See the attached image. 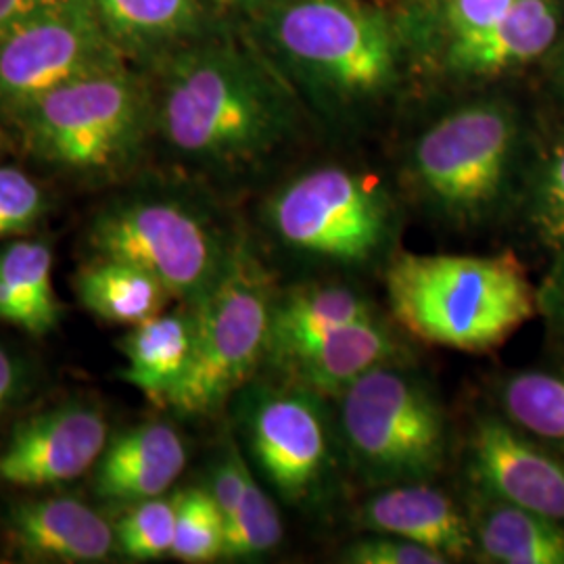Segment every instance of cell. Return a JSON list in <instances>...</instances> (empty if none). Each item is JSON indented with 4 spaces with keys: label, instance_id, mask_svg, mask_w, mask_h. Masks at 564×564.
<instances>
[{
    "label": "cell",
    "instance_id": "1",
    "mask_svg": "<svg viewBox=\"0 0 564 564\" xmlns=\"http://www.w3.org/2000/svg\"><path fill=\"white\" fill-rule=\"evenodd\" d=\"M153 126L188 165L241 176L270 162L300 128L293 93L270 65L228 39H197L160 57Z\"/></svg>",
    "mask_w": 564,
    "mask_h": 564
},
{
    "label": "cell",
    "instance_id": "2",
    "mask_svg": "<svg viewBox=\"0 0 564 564\" xmlns=\"http://www.w3.org/2000/svg\"><path fill=\"white\" fill-rule=\"evenodd\" d=\"M391 316L416 339L485 354L538 312V291L514 253L398 251L384 268Z\"/></svg>",
    "mask_w": 564,
    "mask_h": 564
},
{
    "label": "cell",
    "instance_id": "3",
    "mask_svg": "<svg viewBox=\"0 0 564 564\" xmlns=\"http://www.w3.org/2000/svg\"><path fill=\"white\" fill-rule=\"evenodd\" d=\"M268 239L310 270L362 274L387 268L400 247L403 216L372 172L318 163L281 182L262 205Z\"/></svg>",
    "mask_w": 564,
    "mask_h": 564
},
{
    "label": "cell",
    "instance_id": "4",
    "mask_svg": "<svg viewBox=\"0 0 564 564\" xmlns=\"http://www.w3.org/2000/svg\"><path fill=\"white\" fill-rule=\"evenodd\" d=\"M258 34L330 113H358L398 82V41L383 13L358 0H265L251 9Z\"/></svg>",
    "mask_w": 564,
    "mask_h": 564
},
{
    "label": "cell",
    "instance_id": "5",
    "mask_svg": "<svg viewBox=\"0 0 564 564\" xmlns=\"http://www.w3.org/2000/svg\"><path fill=\"white\" fill-rule=\"evenodd\" d=\"M333 403L341 460L370 489L435 481L444 473V403L410 360L370 370Z\"/></svg>",
    "mask_w": 564,
    "mask_h": 564
},
{
    "label": "cell",
    "instance_id": "6",
    "mask_svg": "<svg viewBox=\"0 0 564 564\" xmlns=\"http://www.w3.org/2000/svg\"><path fill=\"white\" fill-rule=\"evenodd\" d=\"M519 149L517 111L498 99L449 109L412 142L405 174L433 223L470 232L505 205Z\"/></svg>",
    "mask_w": 564,
    "mask_h": 564
},
{
    "label": "cell",
    "instance_id": "7",
    "mask_svg": "<svg viewBox=\"0 0 564 564\" xmlns=\"http://www.w3.org/2000/svg\"><path fill=\"white\" fill-rule=\"evenodd\" d=\"M239 241L212 209L172 193L120 197L102 207L86 235L93 258L139 265L182 305L216 289Z\"/></svg>",
    "mask_w": 564,
    "mask_h": 564
},
{
    "label": "cell",
    "instance_id": "8",
    "mask_svg": "<svg viewBox=\"0 0 564 564\" xmlns=\"http://www.w3.org/2000/svg\"><path fill=\"white\" fill-rule=\"evenodd\" d=\"M276 282L251 241L241 235L223 281L193 310V354L167 408L214 414L263 368Z\"/></svg>",
    "mask_w": 564,
    "mask_h": 564
},
{
    "label": "cell",
    "instance_id": "9",
    "mask_svg": "<svg viewBox=\"0 0 564 564\" xmlns=\"http://www.w3.org/2000/svg\"><path fill=\"white\" fill-rule=\"evenodd\" d=\"M9 118L39 160L90 176L132 163L153 126L151 93L126 67L65 84Z\"/></svg>",
    "mask_w": 564,
    "mask_h": 564
},
{
    "label": "cell",
    "instance_id": "10",
    "mask_svg": "<svg viewBox=\"0 0 564 564\" xmlns=\"http://www.w3.org/2000/svg\"><path fill=\"white\" fill-rule=\"evenodd\" d=\"M245 389L242 431L263 481L282 505H321L341 456L328 400L284 379Z\"/></svg>",
    "mask_w": 564,
    "mask_h": 564
},
{
    "label": "cell",
    "instance_id": "11",
    "mask_svg": "<svg viewBox=\"0 0 564 564\" xmlns=\"http://www.w3.org/2000/svg\"><path fill=\"white\" fill-rule=\"evenodd\" d=\"M120 67L126 59L90 0H69L0 39V111L9 116L65 84Z\"/></svg>",
    "mask_w": 564,
    "mask_h": 564
},
{
    "label": "cell",
    "instance_id": "12",
    "mask_svg": "<svg viewBox=\"0 0 564 564\" xmlns=\"http://www.w3.org/2000/svg\"><path fill=\"white\" fill-rule=\"evenodd\" d=\"M473 489L564 523V463L498 412L479 414L466 437Z\"/></svg>",
    "mask_w": 564,
    "mask_h": 564
},
{
    "label": "cell",
    "instance_id": "13",
    "mask_svg": "<svg viewBox=\"0 0 564 564\" xmlns=\"http://www.w3.org/2000/svg\"><path fill=\"white\" fill-rule=\"evenodd\" d=\"M109 444L107 421L88 403H61L21 421L0 447V481L53 487L95 468Z\"/></svg>",
    "mask_w": 564,
    "mask_h": 564
},
{
    "label": "cell",
    "instance_id": "14",
    "mask_svg": "<svg viewBox=\"0 0 564 564\" xmlns=\"http://www.w3.org/2000/svg\"><path fill=\"white\" fill-rule=\"evenodd\" d=\"M2 531L13 550L34 563H102L118 547L116 527L72 496L11 502L2 517Z\"/></svg>",
    "mask_w": 564,
    "mask_h": 564
},
{
    "label": "cell",
    "instance_id": "15",
    "mask_svg": "<svg viewBox=\"0 0 564 564\" xmlns=\"http://www.w3.org/2000/svg\"><path fill=\"white\" fill-rule=\"evenodd\" d=\"M435 481L389 485L364 500L356 523L364 531L389 533L442 552L449 561L475 552L468 512L456 505Z\"/></svg>",
    "mask_w": 564,
    "mask_h": 564
},
{
    "label": "cell",
    "instance_id": "16",
    "mask_svg": "<svg viewBox=\"0 0 564 564\" xmlns=\"http://www.w3.org/2000/svg\"><path fill=\"white\" fill-rule=\"evenodd\" d=\"M379 314L360 286L341 279L305 281L276 291L263 366L279 372L345 324Z\"/></svg>",
    "mask_w": 564,
    "mask_h": 564
},
{
    "label": "cell",
    "instance_id": "17",
    "mask_svg": "<svg viewBox=\"0 0 564 564\" xmlns=\"http://www.w3.org/2000/svg\"><path fill=\"white\" fill-rule=\"evenodd\" d=\"M400 360H410L408 347L379 312L328 333L281 368L279 379L300 384L333 402L370 370Z\"/></svg>",
    "mask_w": 564,
    "mask_h": 564
},
{
    "label": "cell",
    "instance_id": "18",
    "mask_svg": "<svg viewBox=\"0 0 564 564\" xmlns=\"http://www.w3.org/2000/svg\"><path fill=\"white\" fill-rule=\"evenodd\" d=\"M188 449L172 424L151 421L109 440L95 466V494L121 505H137L167 494L186 468Z\"/></svg>",
    "mask_w": 564,
    "mask_h": 564
},
{
    "label": "cell",
    "instance_id": "19",
    "mask_svg": "<svg viewBox=\"0 0 564 564\" xmlns=\"http://www.w3.org/2000/svg\"><path fill=\"white\" fill-rule=\"evenodd\" d=\"M561 0H521L481 30L452 39L447 67L470 78L498 76L540 59L558 39Z\"/></svg>",
    "mask_w": 564,
    "mask_h": 564
},
{
    "label": "cell",
    "instance_id": "20",
    "mask_svg": "<svg viewBox=\"0 0 564 564\" xmlns=\"http://www.w3.org/2000/svg\"><path fill=\"white\" fill-rule=\"evenodd\" d=\"M102 32L126 57L158 59L203 36L202 0H90Z\"/></svg>",
    "mask_w": 564,
    "mask_h": 564
},
{
    "label": "cell",
    "instance_id": "21",
    "mask_svg": "<svg viewBox=\"0 0 564 564\" xmlns=\"http://www.w3.org/2000/svg\"><path fill=\"white\" fill-rule=\"evenodd\" d=\"M481 563L564 564V523L475 491L466 510Z\"/></svg>",
    "mask_w": 564,
    "mask_h": 564
},
{
    "label": "cell",
    "instance_id": "22",
    "mask_svg": "<svg viewBox=\"0 0 564 564\" xmlns=\"http://www.w3.org/2000/svg\"><path fill=\"white\" fill-rule=\"evenodd\" d=\"M193 330L191 305L130 326L120 341L126 358L121 379L137 387L149 402L167 408L191 364Z\"/></svg>",
    "mask_w": 564,
    "mask_h": 564
},
{
    "label": "cell",
    "instance_id": "23",
    "mask_svg": "<svg viewBox=\"0 0 564 564\" xmlns=\"http://www.w3.org/2000/svg\"><path fill=\"white\" fill-rule=\"evenodd\" d=\"M74 289L82 305L102 323L137 326L165 312L170 291L134 263L93 258L78 270Z\"/></svg>",
    "mask_w": 564,
    "mask_h": 564
},
{
    "label": "cell",
    "instance_id": "24",
    "mask_svg": "<svg viewBox=\"0 0 564 564\" xmlns=\"http://www.w3.org/2000/svg\"><path fill=\"white\" fill-rule=\"evenodd\" d=\"M496 395L506 421L535 442L564 452V375L519 370L498 383Z\"/></svg>",
    "mask_w": 564,
    "mask_h": 564
},
{
    "label": "cell",
    "instance_id": "25",
    "mask_svg": "<svg viewBox=\"0 0 564 564\" xmlns=\"http://www.w3.org/2000/svg\"><path fill=\"white\" fill-rule=\"evenodd\" d=\"M284 540L281 510L251 473L241 502L226 521L224 556L228 561H256L274 552Z\"/></svg>",
    "mask_w": 564,
    "mask_h": 564
},
{
    "label": "cell",
    "instance_id": "26",
    "mask_svg": "<svg viewBox=\"0 0 564 564\" xmlns=\"http://www.w3.org/2000/svg\"><path fill=\"white\" fill-rule=\"evenodd\" d=\"M226 519L205 487L176 494V533L172 558L202 564L224 556Z\"/></svg>",
    "mask_w": 564,
    "mask_h": 564
},
{
    "label": "cell",
    "instance_id": "27",
    "mask_svg": "<svg viewBox=\"0 0 564 564\" xmlns=\"http://www.w3.org/2000/svg\"><path fill=\"white\" fill-rule=\"evenodd\" d=\"M0 274L39 312L48 333L59 323V302L53 286V253L39 241L9 242L0 251Z\"/></svg>",
    "mask_w": 564,
    "mask_h": 564
},
{
    "label": "cell",
    "instance_id": "28",
    "mask_svg": "<svg viewBox=\"0 0 564 564\" xmlns=\"http://www.w3.org/2000/svg\"><path fill=\"white\" fill-rule=\"evenodd\" d=\"M176 533V496H158L132 505L116 523V544L132 561H158L172 554Z\"/></svg>",
    "mask_w": 564,
    "mask_h": 564
},
{
    "label": "cell",
    "instance_id": "29",
    "mask_svg": "<svg viewBox=\"0 0 564 564\" xmlns=\"http://www.w3.org/2000/svg\"><path fill=\"white\" fill-rule=\"evenodd\" d=\"M527 223L538 241L552 251L564 247V141L547 153L533 176Z\"/></svg>",
    "mask_w": 564,
    "mask_h": 564
},
{
    "label": "cell",
    "instance_id": "30",
    "mask_svg": "<svg viewBox=\"0 0 564 564\" xmlns=\"http://www.w3.org/2000/svg\"><path fill=\"white\" fill-rule=\"evenodd\" d=\"M46 209L42 188L20 167H0V241L32 232Z\"/></svg>",
    "mask_w": 564,
    "mask_h": 564
},
{
    "label": "cell",
    "instance_id": "31",
    "mask_svg": "<svg viewBox=\"0 0 564 564\" xmlns=\"http://www.w3.org/2000/svg\"><path fill=\"white\" fill-rule=\"evenodd\" d=\"M341 563L349 564H445L452 563L442 552L403 540L389 533H372L343 547Z\"/></svg>",
    "mask_w": 564,
    "mask_h": 564
},
{
    "label": "cell",
    "instance_id": "32",
    "mask_svg": "<svg viewBox=\"0 0 564 564\" xmlns=\"http://www.w3.org/2000/svg\"><path fill=\"white\" fill-rule=\"evenodd\" d=\"M251 473L253 470H251L249 463L245 460L239 445L235 442L226 445L223 458L212 468L209 484L205 485V489L209 491V496L220 508L226 521L230 519V514L237 510V506L241 502Z\"/></svg>",
    "mask_w": 564,
    "mask_h": 564
},
{
    "label": "cell",
    "instance_id": "33",
    "mask_svg": "<svg viewBox=\"0 0 564 564\" xmlns=\"http://www.w3.org/2000/svg\"><path fill=\"white\" fill-rule=\"evenodd\" d=\"M521 0H445V25L449 39L468 36L502 18Z\"/></svg>",
    "mask_w": 564,
    "mask_h": 564
},
{
    "label": "cell",
    "instance_id": "34",
    "mask_svg": "<svg viewBox=\"0 0 564 564\" xmlns=\"http://www.w3.org/2000/svg\"><path fill=\"white\" fill-rule=\"evenodd\" d=\"M538 310L554 337L564 345V247L554 251L552 265L538 291Z\"/></svg>",
    "mask_w": 564,
    "mask_h": 564
},
{
    "label": "cell",
    "instance_id": "35",
    "mask_svg": "<svg viewBox=\"0 0 564 564\" xmlns=\"http://www.w3.org/2000/svg\"><path fill=\"white\" fill-rule=\"evenodd\" d=\"M0 321L18 326L30 335H46L48 328L42 323L39 312L32 307L20 291L0 274Z\"/></svg>",
    "mask_w": 564,
    "mask_h": 564
},
{
    "label": "cell",
    "instance_id": "36",
    "mask_svg": "<svg viewBox=\"0 0 564 564\" xmlns=\"http://www.w3.org/2000/svg\"><path fill=\"white\" fill-rule=\"evenodd\" d=\"M69 0H0V39L28 25L30 21L57 11Z\"/></svg>",
    "mask_w": 564,
    "mask_h": 564
},
{
    "label": "cell",
    "instance_id": "37",
    "mask_svg": "<svg viewBox=\"0 0 564 564\" xmlns=\"http://www.w3.org/2000/svg\"><path fill=\"white\" fill-rule=\"evenodd\" d=\"M28 370L15 354L0 345V419L20 400Z\"/></svg>",
    "mask_w": 564,
    "mask_h": 564
},
{
    "label": "cell",
    "instance_id": "38",
    "mask_svg": "<svg viewBox=\"0 0 564 564\" xmlns=\"http://www.w3.org/2000/svg\"><path fill=\"white\" fill-rule=\"evenodd\" d=\"M226 4H232V7H241V9H247V11H251V9H256V7H260L262 2L265 0H223Z\"/></svg>",
    "mask_w": 564,
    "mask_h": 564
},
{
    "label": "cell",
    "instance_id": "39",
    "mask_svg": "<svg viewBox=\"0 0 564 564\" xmlns=\"http://www.w3.org/2000/svg\"><path fill=\"white\" fill-rule=\"evenodd\" d=\"M558 76H561V86H563L564 90V59L563 63H561V74H558Z\"/></svg>",
    "mask_w": 564,
    "mask_h": 564
}]
</instances>
